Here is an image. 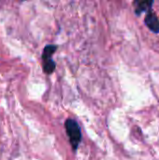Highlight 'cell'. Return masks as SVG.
I'll use <instances>...</instances> for the list:
<instances>
[{"instance_id":"6da1fadb","label":"cell","mask_w":159,"mask_h":160,"mask_svg":"<svg viewBox=\"0 0 159 160\" xmlns=\"http://www.w3.org/2000/svg\"><path fill=\"white\" fill-rule=\"evenodd\" d=\"M65 128L69 139V142L74 151L77 150L80 142H82V131L78 122L74 119L67 118L65 122Z\"/></svg>"},{"instance_id":"7a4b0ae2","label":"cell","mask_w":159,"mask_h":160,"mask_svg":"<svg viewBox=\"0 0 159 160\" xmlns=\"http://www.w3.org/2000/svg\"><path fill=\"white\" fill-rule=\"evenodd\" d=\"M57 48H58L57 45L50 44V45H47L43 50L42 57H41L42 58V68H43V71L48 75L52 74L55 69V63L52 57L53 53L56 52Z\"/></svg>"},{"instance_id":"3957f363","label":"cell","mask_w":159,"mask_h":160,"mask_svg":"<svg viewBox=\"0 0 159 160\" xmlns=\"http://www.w3.org/2000/svg\"><path fill=\"white\" fill-rule=\"evenodd\" d=\"M145 23L149 29L155 33H159V20L156 13L150 11L145 16Z\"/></svg>"},{"instance_id":"277c9868","label":"cell","mask_w":159,"mask_h":160,"mask_svg":"<svg viewBox=\"0 0 159 160\" xmlns=\"http://www.w3.org/2000/svg\"><path fill=\"white\" fill-rule=\"evenodd\" d=\"M138 4L136 8V14L140 15L141 13L147 11V9H150L152 8V5L154 4L153 1H141V2H135Z\"/></svg>"}]
</instances>
